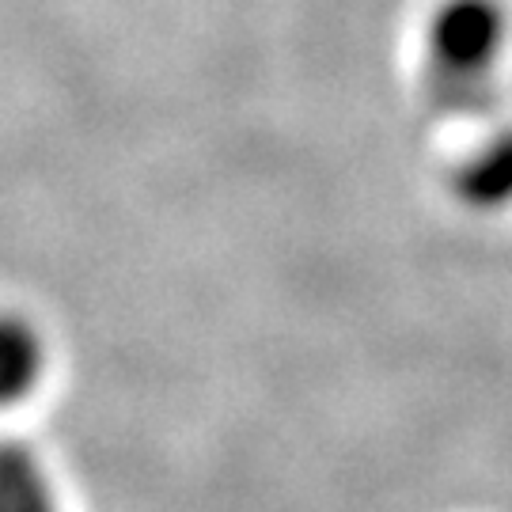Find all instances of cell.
Listing matches in <instances>:
<instances>
[{"label":"cell","mask_w":512,"mask_h":512,"mask_svg":"<svg viewBox=\"0 0 512 512\" xmlns=\"http://www.w3.org/2000/svg\"><path fill=\"white\" fill-rule=\"evenodd\" d=\"M509 50L501 0H440L425 23V92L448 118H478L497 103V73Z\"/></svg>","instance_id":"cell-1"},{"label":"cell","mask_w":512,"mask_h":512,"mask_svg":"<svg viewBox=\"0 0 512 512\" xmlns=\"http://www.w3.org/2000/svg\"><path fill=\"white\" fill-rule=\"evenodd\" d=\"M452 194L471 213L512 209V126H494L452 167Z\"/></svg>","instance_id":"cell-2"},{"label":"cell","mask_w":512,"mask_h":512,"mask_svg":"<svg viewBox=\"0 0 512 512\" xmlns=\"http://www.w3.org/2000/svg\"><path fill=\"white\" fill-rule=\"evenodd\" d=\"M50 368L46 334L19 311H0V410L27 403Z\"/></svg>","instance_id":"cell-3"},{"label":"cell","mask_w":512,"mask_h":512,"mask_svg":"<svg viewBox=\"0 0 512 512\" xmlns=\"http://www.w3.org/2000/svg\"><path fill=\"white\" fill-rule=\"evenodd\" d=\"M0 512H61L42 456L12 437H0Z\"/></svg>","instance_id":"cell-4"}]
</instances>
